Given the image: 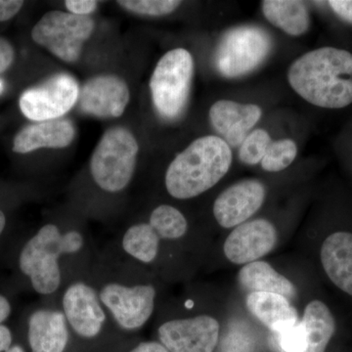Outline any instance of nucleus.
Returning <instances> with one entry per match:
<instances>
[{
	"label": "nucleus",
	"instance_id": "obj_1",
	"mask_svg": "<svg viewBox=\"0 0 352 352\" xmlns=\"http://www.w3.org/2000/svg\"><path fill=\"white\" fill-rule=\"evenodd\" d=\"M98 252L78 226L46 222L23 245L19 270L38 295L55 298L69 277L91 267Z\"/></svg>",
	"mask_w": 352,
	"mask_h": 352
},
{
	"label": "nucleus",
	"instance_id": "obj_2",
	"mask_svg": "<svg viewBox=\"0 0 352 352\" xmlns=\"http://www.w3.org/2000/svg\"><path fill=\"white\" fill-rule=\"evenodd\" d=\"M142 267L122 256L112 245L98 252L92 265L101 302L120 332H138L156 309L157 288L142 277Z\"/></svg>",
	"mask_w": 352,
	"mask_h": 352
},
{
	"label": "nucleus",
	"instance_id": "obj_3",
	"mask_svg": "<svg viewBox=\"0 0 352 352\" xmlns=\"http://www.w3.org/2000/svg\"><path fill=\"white\" fill-rule=\"evenodd\" d=\"M288 80L312 105L346 108L352 104V54L335 47L309 51L291 65Z\"/></svg>",
	"mask_w": 352,
	"mask_h": 352
},
{
	"label": "nucleus",
	"instance_id": "obj_4",
	"mask_svg": "<svg viewBox=\"0 0 352 352\" xmlns=\"http://www.w3.org/2000/svg\"><path fill=\"white\" fill-rule=\"evenodd\" d=\"M231 164L232 151L223 139L215 135L196 139L168 166L166 191L177 200L195 198L217 185Z\"/></svg>",
	"mask_w": 352,
	"mask_h": 352
},
{
	"label": "nucleus",
	"instance_id": "obj_5",
	"mask_svg": "<svg viewBox=\"0 0 352 352\" xmlns=\"http://www.w3.org/2000/svg\"><path fill=\"white\" fill-rule=\"evenodd\" d=\"M91 268L69 277L55 296L72 336L87 342L99 339L109 329L117 330L101 302Z\"/></svg>",
	"mask_w": 352,
	"mask_h": 352
},
{
	"label": "nucleus",
	"instance_id": "obj_6",
	"mask_svg": "<svg viewBox=\"0 0 352 352\" xmlns=\"http://www.w3.org/2000/svg\"><path fill=\"white\" fill-rule=\"evenodd\" d=\"M139 144L124 126L108 129L92 153L89 173L92 182L104 193L120 194L129 188L135 175Z\"/></svg>",
	"mask_w": 352,
	"mask_h": 352
},
{
	"label": "nucleus",
	"instance_id": "obj_7",
	"mask_svg": "<svg viewBox=\"0 0 352 352\" xmlns=\"http://www.w3.org/2000/svg\"><path fill=\"white\" fill-rule=\"evenodd\" d=\"M194 59L184 48H175L160 59L150 80L152 101L164 120L178 119L186 109L194 76Z\"/></svg>",
	"mask_w": 352,
	"mask_h": 352
},
{
	"label": "nucleus",
	"instance_id": "obj_8",
	"mask_svg": "<svg viewBox=\"0 0 352 352\" xmlns=\"http://www.w3.org/2000/svg\"><path fill=\"white\" fill-rule=\"evenodd\" d=\"M271 50L272 39L263 28L251 25L232 28L217 44L215 68L224 78H241L258 69Z\"/></svg>",
	"mask_w": 352,
	"mask_h": 352
},
{
	"label": "nucleus",
	"instance_id": "obj_9",
	"mask_svg": "<svg viewBox=\"0 0 352 352\" xmlns=\"http://www.w3.org/2000/svg\"><path fill=\"white\" fill-rule=\"evenodd\" d=\"M95 30L91 17H82L64 11L44 14L32 28L34 43L50 51L65 63H76L82 55L83 45Z\"/></svg>",
	"mask_w": 352,
	"mask_h": 352
},
{
	"label": "nucleus",
	"instance_id": "obj_10",
	"mask_svg": "<svg viewBox=\"0 0 352 352\" xmlns=\"http://www.w3.org/2000/svg\"><path fill=\"white\" fill-rule=\"evenodd\" d=\"M80 87L73 76L57 74L21 95V112L32 122L62 119L78 102Z\"/></svg>",
	"mask_w": 352,
	"mask_h": 352
},
{
	"label": "nucleus",
	"instance_id": "obj_11",
	"mask_svg": "<svg viewBox=\"0 0 352 352\" xmlns=\"http://www.w3.org/2000/svg\"><path fill=\"white\" fill-rule=\"evenodd\" d=\"M336 321L327 305L314 300L305 307L302 321L277 335L283 352H325L335 333Z\"/></svg>",
	"mask_w": 352,
	"mask_h": 352
},
{
	"label": "nucleus",
	"instance_id": "obj_12",
	"mask_svg": "<svg viewBox=\"0 0 352 352\" xmlns=\"http://www.w3.org/2000/svg\"><path fill=\"white\" fill-rule=\"evenodd\" d=\"M157 337L170 352H214L219 342V324L205 314L173 318L159 326Z\"/></svg>",
	"mask_w": 352,
	"mask_h": 352
},
{
	"label": "nucleus",
	"instance_id": "obj_13",
	"mask_svg": "<svg viewBox=\"0 0 352 352\" xmlns=\"http://www.w3.org/2000/svg\"><path fill=\"white\" fill-rule=\"evenodd\" d=\"M131 101L129 85L120 76L99 75L88 80L80 90L78 106L87 115L116 119L124 115Z\"/></svg>",
	"mask_w": 352,
	"mask_h": 352
},
{
	"label": "nucleus",
	"instance_id": "obj_14",
	"mask_svg": "<svg viewBox=\"0 0 352 352\" xmlns=\"http://www.w3.org/2000/svg\"><path fill=\"white\" fill-rule=\"evenodd\" d=\"M72 339L66 317L56 298L36 308L28 318V340L32 352H65Z\"/></svg>",
	"mask_w": 352,
	"mask_h": 352
},
{
	"label": "nucleus",
	"instance_id": "obj_15",
	"mask_svg": "<svg viewBox=\"0 0 352 352\" xmlns=\"http://www.w3.org/2000/svg\"><path fill=\"white\" fill-rule=\"evenodd\" d=\"M277 243L275 227L259 219L236 227L224 243V254L231 263L248 264L270 254Z\"/></svg>",
	"mask_w": 352,
	"mask_h": 352
},
{
	"label": "nucleus",
	"instance_id": "obj_16",
	"mask_svg": "<svg viewBox=\"0 0 352 352\" xmlns=\"http://www.w3.org/2000/svg\"><path fill=\"white\" fill-rule=\"evenodd\" d=\"M264 199L265 188L258 180L245 179L236 183L215 200V219L223 228L239 226L258 212Z\"/></svg>",
	"mask_w": 352,
	"mask_h": 352
},
{
	"label": "nucleus",
	"instance_id": "obj_17",
	"mask_svg": "<svg viewBox=\"0 0 352 352\" xmlns=\"http://www.w3.org/2000/svg\"><path fill=\"white\" fill-rule=\"evenodd\" d=\"M261 115L258 105L230 100L215 102L210 110V124L229 147L241 146Z\"/></svg>",
	"mask_w": 352,
	"mask_h": 352
},
{
	"label": "nucleus",
	"instance_id": "obj_18",
	"mask_svg": "<svg viewBox=\"0 0 352 352\" xmlns=\"http://www.w3.org/2000/svg\"><path fill=\"white\" fill-rule=\"evenodd\" d=\"M76 135L75 124L68 119L34 122L16 134L12 150L28 154L39 149H64L73 143Z\"/></svg>",
	"mask_w": 352,
	"mask_h": 352
},
{
	"label": "nucleus",
	"instance_id": "obj_19",
	"mask_svg": "<svg viewBox=\"0 0 352 352\" xmlns=\"http://www.w3.org/2000/svg\"><path fill=\"white\" fill-rule=\"evenodd\" d=\"M322 266L335 286L352 296V233L336 232L321 247Z\"/></svg>",
	"mask_w": 352,
	"mask_h": 352
},
{
	"label": "nucleus",
	"instance_id": "obj_20",
	"mask_svg": "<svg viewBox=\"0 0 352 352\" xmlns=\"http://www.w3.org/2000/svg\"><path fill=\"white\" fill-rule=\"evenodd\" d=\"M161 239L148 222L129 224L112 245L120 254L139 265L156 263L161 252Z\"/></svg>",
	"mask_w": 352,
	"mask_h": 352
},
{
	"label": "nucleus",
	"instance_id": "obj_21",
	"mask_svg": "<svg viewBox=\"0 0 352 352\" xmlns=\"http://www.w3.org/2000/svg\"><path fill=\"white\" fill-rule=\"evenodd\" d=\"M247 307L258 320L277 335L293 328L298 322L296 308L288 298L277 294L250 293Z\"/></svg>",
	"mask_w": 352,
	"mask_h": 352
},
{
	"label": "nucleus",
	"instance_id": "obj_22",
	"mask_svg": "<svg viewBox=\"0 0 352 352\" xmlns=\"http://www.w3.org/2000/svg\"><path fill=\"white\" fill-rule=\"evenodd\" d=\"M241 286L250 293H271L295 298L296 289L294 284L279 274L270 263L254 261L245 264L238 276Z\"/></svg>",
	"mask_w": 352,
	"mask_h": 352
},
{
	"label": "nucleus",
	"instance_id": "obj_23",
	"mask_svg": "<svg viewBox=\"0 0 352 352\" xmlns=\"http://www.w3.org/2000/svg\"><path fill=\"white\" fill-rule=\"evenodd\" d=\"M263 12L270 24L289 36H302L309 29V13L302 1L266 0L263 1Z\"/></svg>",
	"mask_w": 352,
	"mask_h": 352
},
{
	"label": "nucleus",
	"instance_id": "obj_24",
	"mask_svg": "<svg viewBox=\"0 0 352 352\" xmlns=\"http://www.w3.org/2000/svg\"><path fill=\"white\" fill-rule=\"evenodd\" d=\"M148 223L153 227L161 242L182 239L188 231V221L178 208L160 205L150 214Z\"/></svg>",
	"mask_w": 352,
	"mask_h": 352
},
{
	"label": "nucleus",
	"instance_id": "obj_25",
	"mask_svg": "<svg viewBox=\"0 0 352 352\" xmlns=\"http://www.w3.org/2000/svg\"><path fill=\"white\" fill-rule=\"evenodd\" d=\"M298 147L292 139H280L271 143L261 162L264 170L278 173L288 168L295 161Z\"/></svg>",
	"mask_w": 352,
	"mask_h": 352
},
{
	"label": "nucleus",
	"instance_id": "obj_26",
	"mask_svg": "<svg viewBox=\"0 0 352 352\" xmlns=\"http://www.w3.org/2000/svg\"><path fill=\"white\" fill-rule=\"evenodd\" d=\"M272 143L270 134L264 129L252 131L240 146V161L249 166L261 163Z\"/></svg>",
	"mask_w": 352,
	"mask_h": 352
},
{
	"label": "nucleus",
	"instance_id": "obj_27",
	"mask_svg": "<svg viewBox=\"0 0 352 352\" xmlns=\"http://www.w3.org/2000/svg\"><path fill=\"white\" fill-rule=\"evenodd\" d=\"M118 4L129 12L148 17H162L176 10L182 4L178 0H120Z\"/></svg>",
	"mask_w": 352,
	"mask_h": 352
},
{
	"label": "nucleus",
	"instance_id": "obj_28",
	"mask_svg": "<svg viewBox=\"0 0 352 352\" xmlns=\"http://www.w3.org/2000/svg\"><path fill=\"white\" fill-rule=\"evenodd\" d=\"M65 6L68 9L69 13L82 17H90L92 13L98 7V1L94 0H67Z\"/></svg>",
	"mask_w": 352,
	"mask_h": 352
},
{
	"label": "nucleus",
	"instance_id": "obj_29",
	"mask_svg": "<svg viewBox=\"0 0 352 352\" xmlns=\"http://www.w3.org/2000/svg\"><path fill=\"white\" fill-rule=\"evenodd\" d=\"M15 48L13 44L0 36V75L6 73L15 61Z\"/></svg>",
	"mask_w": 352,
	"mask_h": 352
},
{
	"label": "nucleus",
	"instance_id": "obj_30",
	"mask_svg": "<svg viewBox=\"0 0 352 352\" xmlns=\"http://www.w3.org/2000/svg\"><path fill=\"white\" fill-rule=\"evenodd\" d=\"M251 342L241 335H231L224 342V352H251Z\"/></svg>",
	"mask_w": 352,
	"mask_h": 352
},
{
	"label": "nucleus",
	"instance_id": "obj_31",
	"mask_svg": "<svg viewBox=\"0 0 352 352\" xmlns=\"http://www.w3.org/2000/svg\"><path fill=\"white\" fill-rule=\"evenodd\" d=\"M22 0H0V22H6L15 17L24 6Z\"/></svg>",
	"mask_w": 352,
	"mask_h": 352
},
{
	"label": "nucleus",
	"instance_id": "obj_32",
	"mask_svg": "<svg viewBox=\"0 0 352 352\" xmlns=\"http://www.w3.org/2000/svg\"><path fill=\"white\" fill-rule=\"evenodd\" d=\"M329 6L340 19L352 24V0H331Z\"/></svg>",
	"mask_w": 352,
	"mask_h": 352
},
{
	"label": "nucleus",
	"instance_id": "obj_33",
	"mask_svg": "<svg viewBox=\"0 0 352 352\" xmlns=\"http://www.w3.org/2000/svg\"><path fill=\"white\" fill-rule=\"evenodd\" d=\"M129 352H170L160 342H141L132 347Z\"/></svg>",
	"mask_w": 352,
	"mask_h": 352
},
{
	"label": "nucleus",
	"instance_id": "obj_34",
	"mask_svg": "<svg viewBox=\"0 0 352 352\" xmlns=\"http://www.w3.org/2000/svg\"><path fill=\"white\" fill-rule=\"evenodd\" d=\"M13 337L10 329L1 324L0 325V352H7L12 346Z\"/></svg>",
	"mask_w": 352,
	"mask_h": 352
},
{
	"label": "nucleus",
	"instance_id": "obj_35",
	"mask_svg": "<svg viewBox=\"0 0 352 352\" xmlns=\"http://www.w3.org/2000/svg\"><path fill=\"white\" fill-rule=\"evenodd\" d=\"M12 312V305L6 296L0 294V325L8 319Z\"/></svg>",
	"mask_w": 352,
	"mask_h": 352
},
{
	"label": "nucleus",
	"instance_id": "obj_36",
	"mask_svg": "<svg viewBox=\"0 0 352 352\" xmlns=\"http://www.w3.org/2000/svg\"><path fill=\"white\" fill-rule=\"evenodd\" d=\"M6 214L0 210V235L3 233L4 229H6Z\"/></svg>",
	"mask_w": 352,
	"mask_h": 352
},
{
	"label": "nucleus",
	"instance_id": "obj_37",
	"mask_svg": "<svg viewBox=\"0 0 352 352\" xmlns=\"http://www.w3.org/2000/svg\"><path fill=\"white\" fill-rule=\"evenodd\" d=\"M7 352H25V351L22 346H18V344H15V346H11V349H9V351Z\"/></svg>",
	"mask_w": 352,
	"mask_h": 352
}]
</instances>
